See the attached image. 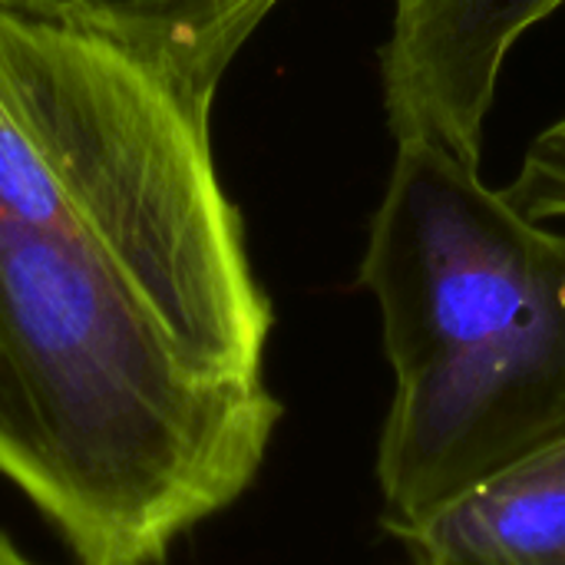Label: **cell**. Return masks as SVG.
I'll return each mask as SVG.
<instances>
[{"instance_id":"1","label":"cell","mask_w":565,"mask_h":565,"mask_svg":"<svg viewBox=\"0 0 565 565\" xmlns=\"http://www.w3.org/2000/svg\"><path fill=\"white\" fill-rule=\"evenodd\" d=\"M212 109L0 0V477L79 565H162L258 477L275 311Z\"/></svg>"},{"instance_id":"2","label":"cell","mask_w":565,"mask_h":565,"mask_svg":"<svg viewBox=\"0 0 565 565\" xmlns=\"http://www.w3.org/2000/svg\"><path fill=\"white\" fill-rule=\"evenodd\" d=\"M394 397L377 444L394 533L565 437V228L450 146L397 139L358 271Z\"/></svg>"},{"instance_id":"3","label":"cell","mask_w":565,"mask_h":565,"mask_svg":"<svg viewBox=\"0 0 565 565\" xmlns=\"http://www.w3.org/2000/svg\"><path fill=\"white\" fill-rule=\"evenodd\" d=\"M391 7L381 86L394 139L427 136L480 162L510 53L565 0H391Z\"/></svg>"},{"instance_id":"4","label":"cell","mask_w":565,"mask_h":565,"mask_svg":"<svg viewBox=\"0 0 565 565\" xmlns=\"http://www.w3.org/2000/svg\"><path fill=\"white\" fill-rule=\"evenodd\" d=\"M391 536L414 565H565V437Z\"/></svg>"},{"instance_id":"5","label":"cell","mask_w":565,"mask_h":565,"mask_svg":"<svg viewBox=\"0 0 565 565\" xmlns=\"http://www.w3.org/2000/svg\"><path fill=\"white\" fill-rule=\"evenodd\" d=\"M79 20L159 66L195 103H215L218 83L248 36L281 0H36Z\"/></svg>"},{"instance_id":"6","label":"cell","mask_w":565,"mask_h":565,"mask_svg":"<svg viewBox=\"0 0 565 565\" xmlns=\"http://www.w3.org/2000/svg\"><path fill=\"white\" fill-rule=\"evenodd\" d=\"M503 192L540 222L565 218V116L530 142L516 179Z\"/></svg>"},{"instance_id":"7","label":"cell","mask_w":565,"mask_h":565,"mask_svg":"<svg viewBox=\"0 0 565 565\" xmlns=\"http://www.w3.org/2000/svg\"><path fill=\"white\" fill-rule=\"evenodd\" d=\"M0 565H36V563H30L26 556H20V553L13 550V543L0 533Z\"/></svg>"}]
</instances>
